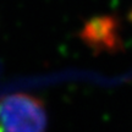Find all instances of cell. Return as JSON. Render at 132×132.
Instances as JSON below:
<instances>
[{"instance_id":"6da1fadb","label":"cell","mask_w":132,"mask_h":132,"mask_svg":"<svg viewBox=\"0 0 132 132\" xmlns=\"http://www.w3.org/2000/svg\"><path fill=\"white\" fill-rule=\"evenodd\" d=\"M47 125L42 99L27 93L0 98V132H45Z\"/></svg>"},{"instance_id":"7a4b0ae2","label":"cell","mask_w":132,"mask_h":132,"mask_svg":"<svg viewBox=\"0 0 132 132\" xmlns=\"http://www.w3.org/2000/svg\"><path fill=\"white\" fill-rule=\"evenodd\" d=\"M81 38L97 52L118 49L120 43L118 20L110 16L89 20L81 32Z\"/></svg>"}]
</instances>
